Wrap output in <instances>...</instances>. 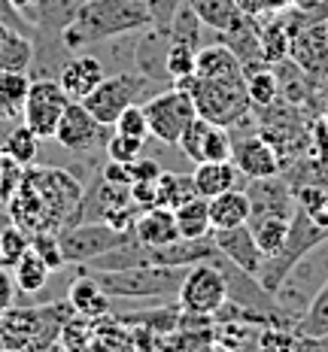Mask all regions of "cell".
Returning a JSON list of instances; mask_svg holds the SVG:
<instances>
[{
  "label": "cell",
  "mask_w": 328,
  "mask_h": 352,
  "mask_svg": "<svg viewBox=\"0 0 328 352\" xmlns=\"http://www.w3.org/2000/svg\"><path fill=\"white\" fill-rule=\"evenodd\" d=\"M149 25L152 12L146 0H79L76 16L70 19L58 40L73 55L85 46L140 34Z\"/></svg>",
  "instance_id": "6da1fadb"
},
{
  "label": "cell",
  "mask_w": 328,
  "mask_h": 352,
  "mask_svg": "<svg viewBox=\"0 0 328 352\" xmlns=\"http://www.w3.org/2000/svg\"><path fill=\"white\" fill-rule=\"evenodd\" d=\"M85 267V264H83ZM98 280V285L116 300H162L177 298L186 267H167V264H137L119 270H94L85 267Z\"/></svg>",
  "instance_id": "7a4b0ae2"
},
{
  "label": "cell",
  "mask_w": 328,
  "mask_h": 352,
  "mask_svg": "<svg viewBox=\"0 0 328 352\" xmlns=\"http://www.w3.org/2000/svg\"><path fill=\"white\" fill-rule=\"evenodd\" d=\"M173 88H182V91L192 98L195 113L201 119L222 124V128H231L234 122H240L243 116L252 113L250 104V91H246V79H207V76H182L171 82Z\"/></svg>",
  "instance_id": "3957f363"
},
{
  "label": "cell",
  "mask_w": 328,
  "mask_h": 352,
  "mask_svg": "<svg viewBox=\"0 0 328 352\" xmlns=\"http://www.w3.org/2000/svg\"><path fill=\"white\" fill-rule=\"evenodd\" d=\"M322 243H328V225L319 222L316 216H310V212L304 210L301 204H298L295 216H292V225H289L286 243L276 249L274 255H267V258L261 261L255 280H259L274 295V292L283 285V280L289 276V270L295 267V264L301 261L304 255L310 252V249H316V246H322Z\"/></svg>",
  "instance_id": "277c9868"
},
{
  "label": "cell",
  "mask_w": 328,
  "mask_h": 352,
  "mask_svg": "<svg viewBox=\"0 0 328 352\" xmlns=\"http://www.w3.org/2000/svg\"><path fill=\"white\" fill-rule=\"evenodd\" d=\"M155 85H158L155 79H149L140 70H122L113 73V76H104V82L85 94L79 104L89 109L100 124L113 128V122L119 119L122 109L131 104H146L155 94Z\"/></svg>",
  "instance_id": "5b68a950"
},
{
  "label": "cell",
  "mask_w": 328,
  "mask_h": 352,
  "mask_svg": "<svg viewBox=\"0 0 328 352\" xmlns=\"http://www.w3.org/2000/svg\"><path fill=\"white\" fill-rule=\"evenodd\" d=\"M25 179L40 192L43 204L49 210L52 231H61L67 225L79 222V204H83V186L76 176L55 170V167H34L25 170Z\"/></svg>",
  "instance_id": "8992f818"
},
{
  "label": "cell",
  "mask_w": 328,
  "mask_h": 352,
  "mask_svg": "<svg viewBox=\"0 0 328 352\" xmlns=\"http://www.w3.org/2000/svg\"><path fill=\"white\" fill-rule=\"evenodd\" d=\"M134 231H119L107 222H73L67 228L58 231V243H61L64 261L79 267V264H91L100 255L113 252L116 246L128 243Z\"/></svg>",
  "instance_id": "52a82bcc"
},
{
  "label": "cell",
  "mask_w": 328,
  "mask_h": 352,
  "mask_svg": "<svg viewBox=\"0 0 328 352\" xmlns=\"http://www.w3.org/2000/svg\"><path fill=\"white\" fill-rule=\"evenodd\" d=\"M146 109V122H149V134L152 140L177 146L179 134L188 128V122L195 119V104L182 88H164V91H155L149 100L143 104Z\"/></svg>",
  "instance_id": "ba28073f"
},
{
  "label": "cell",
  "mask_w": 328,
  "mask_h": 352,
  "mask_svg": "<svg viewBox=\"0 0 328 352\" xmlns=\"http://www.w3.org/2000/svg\"><path fill=\"white\" fill-rule=\"evenodd\" d=\"M67 104H70V98L58 79H52V76L31 79L25 107H21V124H28L40 140H52L58 119H61V113L67 109Z\"/></svg>",
  "instance_id": "9c48e42d"
},
{
  "label": "cell",
  "mask_w": 328,
  "mask_h": 352,
  "mask_svg": "<svg viewBox=\"0 0 328 352\" xmlns=\"http://www.w3.org/2000/svg\"><path fill=\"white\" fill-rule=\"evenodd\" d=\"M228 300V285H225V276L216 264L201 261L186 267V276L179 283L177 292V304L182 310H195V313H213Z\"/></svg>",
  "instance_id": "30bf717a"
},
{
  "label": "cell",
  "mask_w": 328,
  "mask_h": 352,
  "mask_svg": "<svg viewBox=\"0 0 328 352\" xmlns=\"http://www.w3.org/2000/svg\"><path fill=\"white\" fill-rule=\"evenodd\" d=\"M52 140L58 146H64L67 152H79V155H89L94 149H104L109 140V124H100L94 116L85 109L79 100H70L67 109L61 113L55 128Z\"/></svg>",
  "instance_id": "8fae6325"
},
{
  "label": "cell",
  "mask_w": 328,
  "mask_h": 352,
  "mask_svg": "<svg viewBox=\"0 0 328 352\" xmlns=\"http://www.w3.org/2000/svg\"><path fill=\"white\" fill-rule=\"evenodd\" d=\"M246 197H250V219L259 216H286L292 219L298 210V197L292 182L283 173L261 176V179H246Z\"/></svg>",
  "instance_id": "7c38bea8"
},
{
  "label": "cell",
  "mask_w": 328,
  "mask_h": 352,
  "mask_svg": "<svg viewBox=\"0 0 328 352\" xmlns=\"http://www.w3.org/2000/svg\"><path fill=\"white\" fill-rule=\"evenodd\" d=\"M231 134V161L237 164V170L246 176V179H261V176H274V173H283V161H280V152L271 146V140L259 134V131H250V134Z\"/></svg>",
  "instance_id": "4fadbf2b"
},
{
  "label": "cell",
  "mask_w": 328,
  "mask_h": 352,
  "mask_svg": "<svg viewBox=\"0 0 328 352\" xmlns=\"http://www.w3.org/2000/svg\"><path fill=\"white\" fill-rule=\"evenodd\" d=\"M289 58L313 76H328V16L310 19L292 34Z\"/></svg>",
  "instance_id": "5bb4252c"
},
{
  "label": "cell",
  "mask_w": 328,
  "mask_h": 352,
  "mask_svg": "<svg viewBox=\"0 0 328 352\" xmlns=\"http://www.w3.org/2000/svg\"><path fill=\"white\" fill-rule=\"evenodd\" d=\"M210 234H213L216 246L222 249L225 258L234 261L237 267L250 270V274H259L261 261H265V252H261L259 243H255L250 225L243 222V225H234V228H213Z\"/></svg>",
  "instance_id": "9a60e30c"
},
{
  "label": "cell",
  "mask_w": 328,
  "mask_h": 352,
  "mask_svg": "<svg viewBox=\"0 0 328 352\" xmlns=\"http://www.w3.org/2000/svg\"><path fill=\"white\" fill-rule=\"evenodd\" d=\"M107 76V67L100 58L94 55H76L73 52L67 61H64V67L58 70V82L61 88L67 91L70 100H83L89 91H94L100 82H104Z\"/></svg>",
  "instance_id": "2e32d148"
},
{
  "label": "cell",
  "mask_w": 328,
  "mask_h": 352,
  "mask_svg": "<svg viewBox=\"0 0 328 352\" xmlns=\"http://www.w3.org/2000/svg\"><path fill=\"white\" fill-rule=\"evenodd\" d=\"M67 300L73 307V313H79V316H89V319H100L107 316V313H113V304H109V298L104 289L98 285V280L89 274V270L79 264L76 276H73L70 289H67Z\"/></svg>",
  "instance_id": "e0dca14e"
},
{
  "label": "cell",
  "mask_w": 328,
  "mask_h": 352,
  "mask_svg": "<svg viewBox=\"0 0 328 352\" xmlns=\"http://www.w3.org/2000/svg\"><path fill=\"white\" fill-rule=\"evenodd\" d=\"M192 179L198 195L207 201L222 192H231V188H246V176L237 170L234 161H201L195 164Z\"/></svg>",
  "instance_id": "ac0fdd59"
},
{
  "label": "cell",
  "mask_w": 328,
  "mask_h": 352,
  "mask_svg": "<svg viewBox=\"0 0 328 352\" xmlns=\"http://www.w3.org/2000/svg\"><path fill=\"white\" fill-rule=\"evenodd\" d=\"M134 237L146 246H164V243H173L179 240V228H177V216L173 210L167 207H146L140 210L134 222Z\"/></svg>",
  "instance_id": "d6986e66"
},
{
  "label": "cell",
  "mask_w": 328,
  "mask_h": 352,
  "mask_svg": "<svg viewBox=\"0 0 328 352\" xmlns=\"http://www.w3.org/2000/svg\"><path fill=\"white\" fill-rule=\"evenodd\" d=\"M219 40L240 58V64L265 61V58H261V19L240 16L228 31L219 34Z\"/></svg>",
  "instance_id": "ffe728a7"
},
{
  "label": "cell",
  "mask_w": 328,
  "mask_h": 352,
  "mask_svg": "<svg viewBox=\"0 0 328 352\" xmlns=\"http://www.w3.org/2000/svg\"><path fill=\"white\" fill-rule=\"evenodd\" d=\"M113 316H119L125 325H140L155 331L158 337H167L171 331H177L179 325V304H140V310L113 313Z\"/></svg>",
  "instance_id": "44dd1931"
},
{
  "label": "cell",
  "mask_w": 328,
  "mask_h": 352,
  "mask_svg": "<svg viewBox=\"0 0 328 352\" xmlns=\"http://www.w3.org/2000/svg\"><path fill=\"white\" fill-rule=\"evenodd\" d=\"M243 76H246V91H250L252 109L271 107L280 100V79H276L274 64H267V61L243 64Z\"/></svg>",
  "instance_id": "7402d4cb"
},
{
  "label": "cell",
  "mask_w": 328,
  "mask_h": 352,
  "mask_svg": "<svg viewBox=\"0 0 328 352\" xmlns=\"http://www.w3.org/2000/svg\"><path fill=\"white\" fill-rule=\"evenodd\" d=\"M250 222V197L243 188H231L216 197H210V225L213 228H234Z\"/></svg>",
  "instance_id": "603a6c76"
},
{
  "label": "cell",
  "mask_w": 328,
  "mask_h": 352,
  "mask_svg": "<svg viewBox=\"0 0 328 352\" xmlns=\"http://www.w3.org/2000/svg\"><path fill=\"white\" fill-rule=\"evenodd\" d=\"M31 76L16 70H0V124L21 122V107H25Z\"/></svg>",
  "instance_id": "cb8c5ba5"
},
{
  "label": "cell",
  "mask_w": 328,
  "mask_h": 352,
  "mask_svg": "<svg viewBox=\"0 0 328 352\" xmlns=\"http://www.w3.org/2000/svg\"><path fill=\"white\" fill-rule=\"evenodd\" d=\"M167 36L177 43H186V46H192V49H201V46H207V43H219V31H210V28L188 10V3H182L177 10Z\"/></svg>",
  "instance_id": "d4e9b609"
},
{
  "label": "cell",
  "mask_w": 328,
  "mask_h": 352,
  "mask_svg": "<svg viewBox=\"0 0 328 352\" xmlns=\"http://www.w3.org/2000/svg\"><path fill=\"white\" fill-rule=\"evenodd\" d=\"M292 331H295L298 337H304V340L328 337V280L319 285V292L310 298V304L304 307V313L298 316Z\"/></svg>",
  "instance_id": "484cf974"
},
{
  "label": "cell",
  "mask_w": 328,
  "mask_h": 352,
  "mask_svg": "<svg viewBox=\"0 0 328 352\" xmlns=\"http://www.w3.org/2000/svg\"><path fill=\"white\" fill-rule=\"evenodd\" d=\"M155 195H158V207L177 210V207H182L186 201L198 197V188H195L192 173H171V170H162V173H158V179H155Z\"/></svg>",
  "instance_id": "4316f807"
},
{
  "label": "cell",
  "mask_w": 328,
  "mask_h": 352,
  "mask_svg": "<svg viewBox=\"0 0 328 352\" xmlns=\"http://www.w3.org/2000/svg\"><path fill=\"white\" fill-rule=\"evenodd\" d=\"M289 46H292V31H289L286 12L267 16V21L261 25V58L267 64H276L283 58H289Z\"/></svg>",
  "instance_id": "83f0119b"
},
{
  "label": "cell",
  "mask_w": 328,
  "mask_h": 352,
  "mask_svg": "<svg viewBox=\"0 0 328 352\" xmlns=\"http://www.w3.org/2000/svg\"><path fill=\"white\" fill-rule=\"evenodd\" d=\"M49 274H52V267H49V264L40 258V252L31 246H28V252L12 264V276H16V285H19L21 295H36V292L49 283Z\"/></svg>",
  "instance_id": "f1b7e54d"
},
{
  "label": "cell",
  "mask_w": 328,
  "mask_h": 352,
  "mask_svg": "<svg viewBox=\"0 0 328 352\" xmlns=\"http://www.w3.org/2000/svg\"><path fill=\"white\" fill-rule=\"evenodd\" d=\"M173 216H177L179 237H207L213 231V225H210V201L201 195L186 201L182 207H177Z\"/></svg>",
  "instance_id": "f546056e"
},
{
  "label": "cell",
  "mask_w": 328,
  "mask_h": 352,
  "mask_svg": "<svg viewBox=\"0 0 328 352\" xmlns=\"http://www.w3.org/2000/svg\"><path fill=\"white\" fill-rule=\"evenodd\" d=\"M186 3L210 31H219V34L228 31V28L243 16V12L234 6V0H186Z\"/></svg>",
  "instance_id": "4dcf8cb0"
},
{
  "label": "cell",
  "mask_w": 328,
  "mask_h": 352,
  "mask_svg": "<svg viewBox=\"0 0 328 352\" xmlns=\"http://www.w3.org/2000/svg\"><path fill=\"white\" fill-rule=\"evenodd\" d=\"M246 225L252 228L255 243H259V249L265 252V258H267V255H274L276 249L286 243L292 219H286V216H259V219H250Z\"/></svg>",
  "instance_id": "1f68e13d"
},
{
  "label": "cell",
  "mask_w": 328,
  "mask_h": 352,
  "mask_svg": "<svg viewBox=\"0 0 328 352\" xmlns=\"http://www.w3.org/2000/svg\"><path fill=\"white\" fill-rule=\"evenodd\" d=\"M3 152L16 161V164L28 167V164H34V161H36V152H40V137H36L28 124H16V128L10 131V137L3 140Z\"/></svg>",
  "instance_id": "d6a6232c"
},
{
  "label": "cell",
  "mask_w": 328,
  "mask_h": 352,
  "mask_svg": "<svg viewBox=\"0 0 328 352\" xmlns=\"http://www.w3.org/2000/svg\"><path fill=\"white\" fill-rule=\"evenodd\" d=\"M91 340H94V319L73 313V316L61 325V331H58V343H55V346H64V349H91Z\"/></svg>",
  "instance_id": "836d02e7"
},
{
  "label": "cell",
  "mask_w": 328,
  "mask_h": 352,
  "mask_svg": "<svg viewBox=\"0 0 328 352\" xmlns=\"http://www.w3.org/2000/svg\"><path fill=\"white\" fill-rule=\"evenodd\" d=\"M28 246H31V234L25 228H19L12 219L3 222V228H0V264L12 267V264L28 252Z\"/></svg>",
  "instance_id": "e575fe53"
},
{
  "label": "cell",
  "mask_w": 328,
  "mask_h": 352,
  "mask_svg": "<svg viewBox=\"0 0 328 352\" xmlns=\"http://www.w3.org/2000/svg\"><path fill=\"white\" fill-rule=\"evenodd\" d=\"M210 124L213 122H207V119H201V116H195L192 122H188V128L179 134V152L186 155L192 164H201L204 161V143H207V131H210Z\"/></svg>",
  "instance_id": "d590c367"
},
{
  "label": "cell",
  "mask_w": 328,
  "mask_h": 352,
  "mask_svg": "<svg viewBox=\"0 0 328 352\" xmlns=\"http://www.w3.org/2000/svg\"><path fill=\"white\" fill-rule=\"evenodd\" d=\"M195 55L198 49L186 46V43H177L171 40L167 43V52H164V70H167V79H182V76H192L195 73Z\"/></svg>",
  "instance_id": "8d00e7d4"
},
{
  "label": "cell",
  "mask_w": 328,
  "mask_h": 352,
  "mask_svg": "<svg viewBox=\"0 0 328 352\" xmlns=\"http://www.w3.org/2000/svg\"><path fill=\"white\" fill-rule=\"evenodd\" d=\"M113 131H119V134H128V137H137V140H152L143 104H131V107L122 109L119 119L113 122Z\"/></svg>",
  "instance_id": "74e56055"
},
{
  "label": "cell",
  "mask_w": 328,
  "mask_h": 352,
  "mask_svg": "<svg viewBox=\"0 0 328 352\" xmlns=\"http://www.w3.org/2000/svg\"><path fill=\"white\" fill-rule=\"evenodd\" d=\"M31 249H36L40 258L46 261L52 270L67 267V261H64V255H61V243H58V231H34L31 234Z\"/></svg>",
  "instance_id": "f35d334b"
},
{
  "label": "cell",
  "mask_w": 328,
  "mask_h": 352,
  "mask_svg": "<svg viewBox=\"0 0 328 352\" xmlns=\"http://www.w3.org/2000/svg\"><path fill=\"white\" fill-rule=\"evenodd\" d=\"M143 146H146V140H137V137H128V134L113 131V134H109V140H107V146H104V152H107V158L122 161V164H131V161L143 152Z\"/></svg>",
  "instance_id": "ab89813d"
},
{
  "label": "cell",
  "mask_w": 328,
  "mask_h": 352,
  "mask_svg": "<svg viewBox=\"0 0 328 352\" xmlns=\"http://www.w3.org/2000/svg\"><path fill=\"white\" fill-rule=\"evenodd\" d=\"M231 134L222 124H210L207 131V143H204V161H231Z\"/></svg>",
  "instance_id": "60d3db41"
},
{
  "label": "cell",
  "mask_w": 328,
  "mask_h": 352,
  "mask_svg": "<svg viewBox=\"0 0 328 352\" xmlns=\"http://www.w3.org/2000/svg\"><path fill=\"white\" fill-rule=\"evenodd\" d=\"M146 3H149V12H152V28L167 34L171 31L173 16H177V10L186 3V0H146Z\"/></svg>",
  "instance_id": "b9f144b4"
},
{
  "label": "cell",
  "mask_w": 328,
  "mask_h": 352,
  "mask_svg": "<svg viewBox=\"0 0 328 352\" xmlns=\"http://www.w3.org/2000/svg\"><path fill=\"white\" fill-rule=\"evenodd\" d=\"M128 170H131V182H155L158 173H162V167H158V161L146 158L140 152V155L128 164Z\"/></svg>",
  "instance_id": "7bdbcfd3"
},
{
  "label": "cell",
  "mask_w": 328,
  "mask_h": 352,
  "mask_svg": "<svg viewBox=\"0 0 328 352\" xmlns=\"http://www.w3.org/2000/svg\"><path fill=\"white\" fill-rule=\"evenodd\" d=\"M16 295H19V285L16 276L6 264H0V316H3L10 307H16Z\"/></svg>",
  "instance_id": "ee69618b"
},
{
  "label": "cell",
  "mask_w": 328,
  "mask_h": 352,
  "mask_svg": "<svg viewBox=\"0 0 328 352\" xmlns=\"http://www.w3.org/2000/svg\"><path fill=\"white\" fill-rule=\"evenodd\" d=\"M100 176L109 182H119V186H131V170H128V164H122V161L107 158V164L100 167Z\"/></svg>",
  "instance_id": "f6af8a7d"
},
{
  "label": "cell",
  "mask_w": 328,
  "mask_h": 352,
  "mask_svg": "<svg viewBox=\"0 0 328 352\" xmlns=\"http://www.w3.org/2000/svg\"><path fill=\"white\" fill-rule=\"evenodd\" d=\"M234 6L243 12V16H250V19H267L265 0H234Z\"/></svg>",
  "instance_id": "bcb514c9"
},
{
  "label": "cell",
  "mask_w": 328,
  "mask_h": 352,
  "mask_svg": "<svg viewBox=\"0 0 328 352\" xmlns=\"http://www.w3.org/2000/svg\"><path fill=\"white\" fill-rule=\"evenodd\" d=\"M292 6V0H265V12L267 16H276V12H286Z\"/></svg>",
  "instance_id": "7dc6e473"
},
{
  "label": "cell",
  "mask_w": 328,
  "mask_h": 352,
  "mask_svg": "<svg viewBox=\"0 0 328 352\" xmlns=\"http://www.w3.org/2000/svg\"><path fill=\"white\" fill-rule=\"evenodd\" d=\"M298 349H328V337H319V340H304V337H298Z\"/></svg>",
  "instance_id": "c3c4849f"
},
{
  "label": "cell",
  "mask_w": 328,
  "mask_h": 352,
  "mask_svg": "<svg viewBox=\"0 0 328 352\" xmlns=\"http://www.w3.org/2000/svg\"><path fill=\"white\" fill-rule=\"evenodd\" d=\"M325 0H292V10H301V12H310L316 6H322Z\"/></svg>",
  "instance_id": "681fc988"
},
{
  "label": "cell",
  "mask_w": 328,
  "mask_h": 352,
  "mask_svg": "<svg viewBox=\"0 0 328 352\" xmlns=\"http://www.w3.org/2000/svg\"><path fill=\"white\" fill-rule=\"evenodd\" d=\"M12 28H16V25H10V21H0V52H3L6 40H10V34H12Z\"/></svg>",
  "instance_id": "f907efd6"
},
{
  "label": "cell",
  "mask_w": 328,
  "mask_h": 352,
  "mask_svg": "<svg viewBox=\"0 0 328 352\" xmlns=\"http://www.w3.org/2000/svg\"><path fill=\"white\" fill-rule=\"evenodd\" d=\"M322 119L328 122V98H325V113H322Z\"/></svg>",
  "instance_id": "816d5d0a"
}]
</instances>
